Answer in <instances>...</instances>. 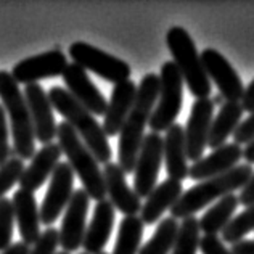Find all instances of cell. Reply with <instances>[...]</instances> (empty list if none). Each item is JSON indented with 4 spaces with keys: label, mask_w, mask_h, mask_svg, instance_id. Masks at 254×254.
<instances>
[{
    "label": "cell",
    "mask_w": 254,
    "mask_h": 254,
    "mask_svg": "<svg viewBox=\"0 0 254 254\" xmlns=\"http://www.w3.org/2000/svg\"><path fill=\"white\" fill-rule=\"evenodd\" d=\"M69 57L72 58V63L79 64L85 71H92L93 74H97L108 82H113L115 85L129 81L132 74L130 66L124 60L82 41H77L69 45Z\"/></svg>",
    "instance_id": "8"
},
{
    "label": "cell",
    "mask_w": 254,
    "mask_h": 254,
    "mask_svg": "<svg viewBox=\"0 0 254 254\" xmlns=\"http://www.w3.org/2000/svg\"><path fill=\"white\" fill-rule=\"evenodd\" d=\"M63 82L72 97L81 103L87 111H90L93 116H105L108 102L103 97V93L98 90V87L92 82V79L87 74V71L76 63L68 64V68L63 72Z\"/></svg>",
    "instance_id": "16"
},
{
    "label": "cell",
    "mask_w": 254,
    "mask_h": 254,
    "mask_svg": "<svg viewBox=\"0 0 254 254\" xmlns=\"http://www.w3.org/2000/svg\"><path fill=\"white\" fill-rule=\"evenodd\" d=\"M60 246V230L47 227L39 240L31 246L29 254H57Z\"/></svg>",
    "instance_id": "33"
},
{
    "label": "cell",
    "mask_w": 254,
    "mask_h": 254,
    "mask_svg": "<svg viewBox=\"0 0 254 254\" xmlns=\"http://www.w3.org/2000/svg\"><path fill=\"white\" fill-rule=\"evenodd\" d=\"M238 206H240V199L235 193H230V195L220 198L219 201L214 203L203 214V217L198 219L199 230L204 235H219V233H222L225 227L233 219V214H235Z\"/></svg>",
    "instance_id": "26"
},
{
    "label": "cell",
    "mask_w": 254,
    "mask_h": 254,
    "mask_svg": "<svg viewBox=\"0 0 254 254\" xmlns=\"http://www.w3.org/2000/svg\"><path fill=\"white\" fill-rule=\"evenodd\" d=\"M24 168H26L24 161L19 159L18 156H11L8 161L0 168V199L5 198L6 193L13 189V185L19 184Z\"/></svg>",
    "instance_id": "31"
},
{
    "label": "cell",
    "mask_w": 254,
    "mask_h": 254,
    "mask_svg": "<svg viewBox=\"0 0 254 254\" xmlns=\"http://www.w3.org/2000/svg\"><path fill=\"white\" fill-rule=\"evenodd\" d=\"M242 106L245 111H248L250 115L254 113V79L250 82V85L245 89V95L242 98Z\"/></svg>",
    "instance_id": "38"
},
{
    "label": "cell",
    "mask_w": 254,
    "mask_h": 254,
    "mask_svg": "<svg viewBox=\"0 0 254 254\" xmlns=\"http://www.w3.org/2000/svg\"><path fill=\"white\" fill-rule=\"evenodd\" d=\"M201 242V230L196 217L184 219L179 227L177 240L171 254H196Z\"/></svg>",
    "instance_id": "29"
},
{
    "label": "cell",
    "mask_w": 254,
    "mask_h": 254,
    "mask_svg": "<svg viewBox=\"0 0 254 254\" xmlns=\"http://www.w3.org/2000/svg\"><path fill=\"white\" fill-rule=\"evenodd\" d=\"M57 140L63 155L68 158V164L74 171V176H77L82 182L84 190L90 199H95L97 203L106 199L103 169L100 168V163L92 155V151L66 121L58 124Z\"/></svg>",
    "instance_id": "5"
},
{
    "label": "cell",
    "mask_w": 254,
    "mask_h": 254,
    "mask_svg": "<svg viewBox=\"0 0 254 254\" xmlns=\"http://www.w3.org/2000/svg\"><path fill=\"white\" fill-rule=\"evenodd\" d=\"M49 98L53 108L74 129L97 161L100 164L111 163L113 151L108 142V135L105 133L103 126H100L95 116L90 111H87L68 90L60 85H53L49 90Z\"/></svg>",
    "instance_id": "2"
},
{
    "label": "cell",
    "mask_w": 254,
    "mask_h": 254,
    "mask_svg": "<svg viewBox=\"0 0 254 254\" xmlns=\"http://www.w3.org/2000/svg\"><path fill=\"white\" fill-rule=\"evenodd\" d=\"M254 230V204L248 206L243 212L233 217L222 232V242L229 245H237L243 242L245 237Z\"/></svg>",
    "instance_id": "30"
},
{
    "label": "cell",
    "mask_w": 254,
    "mask_h": 254,
    "mask_svg": "<svg viewBox=\"0 0 254 254\" xmlns=\"http://www.w3.org/2000/svg\"><path fill=\"white\" fill-rule=\"evenodd\" d=\"M90 196L84 189L74 190L72 198L64 211L60 227V246L66 253L77 251L84 243L87 232V214H89Z\"/></svg>",
    "instance_id": "13"
},
{
    "label": "cell",
    "mask_w": 254,
    "mask_h": 254,
    "mask_svg": "<svg viewBox=\"0 0 254 254\" xmlns=\"http://www.w3.org/2000/svg\"><path fill=\"white\" fill-rule=\"evenodd\" d=\"M68 64V58L63 52L52 50L21 60L13 66L11 77L18 84H39V81H44V79L63 76Z\"/></svg>",
    "instance_id": "12"
},
{
    "label": "cell",
    "mask_w": 254,
    "mask_h": 254,
    "mask_svg": "<svg viewBox=\"0 0 254 254\" xmlns=\"http://www.w3.org/2000/svg\"><path fill=\"white\" fill-rule=\"evenodd\" d=\"M13 229H15V211L11 199H0V251H5L11 245Z\"/></svg>",
    "instance_id": "32"
},
{
    "label": "cell",
    "mask_w": 254,
    "mask_h": 254,
    "mask_svg": "<svg viewBox=\"0 0 254 254\" xmlns=\"http://www.w3.org/2000/svg\"><path fill=\"white\" fill-rule=\"evenodd\" d=\"M238 199H240V204L246 206V208L251 206V204H254V174L248 180V184H246L242 189V193L238 195Z\"/></svg>",
    "instance_id": "37"
},
{
    "label": "cell",
    "mask_w": 254,
    "mask_h": 254,
    "mask_svg": "<svg viewBox=\"0 0 254 254\" xmlns=\"http://www.w3.org/2000/svg\"><path fill=\"white\" fill-rule=\"evenodd\" d=\"M115 206L110 203V199H103L95 204L93 216L90 224L87 225V232L84 237V250L87 254H100L103 253L106 243L111 237L113 227H115Z\"/></svg>",
    "instance_id": "22"
},
{
    "label": "cell",
    "mask_w": 254,
    "mask_h": 254,
    "mask_svg": "<svg viewBox=\"0 0 254 254\" xmlns=\"http://www.w3.org/2000/svg\"><path fill=\"white\" fill-rule=\"evenodd\" d=\"M201 62L209 81H214L225 102H242L245 85L229 60L217 50L206 49L201 53Z\"/></svg>",
    "instance_id": "14"
},
{
    "label": "cell",
    "mask_w": 254,
    "mask_h": 254,
    "mask_svg": "<svg viewBox=\"0 0 254 254\" xmlns=\"http://www.w3.org/2000/svg\"><path fill=\"white\" fill-rule=\"evenodd\" d=\"M29 250H31V246H28L23 242H18V243H11L8 248L0 254H29Z\"/></svg>",
    "instance_id": "40"
},
{
    "label": "cell",
    "mask_w": 254,
    "mask_h": 254,
    "mask_svg": "<svg viewBox=\"0 0 254 254\" xmlns=\"http://www.w3.org/2000/svg\"><path fill=\"white\" fill-rule=\"evenodd\" d=\"M164 138L159 133H146L140 148L135 171H133V191L138 198H148V195L156 189L158 176L161 164L164 161Z\"/></svg>",
    "instance_id": "9"
},
{
    "label": "cell",
    "mask_w": 254,
    "mask_h": 254,
    "mask_svg": "<svg viewBox=\"0 0 254 254\" xmlns=\"http://www.w3.org/2000/svg\"><path fill=\"white\" fill-rule=\"evenodd\" d=\"M222 100H224V97H222V95H220V93H219L217 97H214L212 103H216V105H222V103H220V102H222Z\"/></svg>",
    "instance_id": "42"
},
{
    "label": "cell",
    "mask_w": 254,
    "mask_h": 254,
    "mask_svg": "<svg viewBox=\"0 0 254 254\" xmlns=\"http://www.w3.org/2000/svg\"><path fill=\"white\" fill-rule=\"evenodd\" d=\"M143 220L140 216L124 217L119 224L116 245L113 254H138L143 238Z\"/></svg>",
    "instance_id": "27"
},
{
    "label": "cell",
    "mask_w": 254,
    "mask_h": 254,
    "mask_svg": "<svg viewBox=\"0 0 254 254\" xmlns=\"http://www.w3.org/2000/svg\"><path fill=\"white\" fill-rule=\"evenodd\" d=\"M24 97L29 106L32 126H34L36 142H41L42 145L53 143V140L57 138L58 126L55 123L49 92H45L39 84H29L24 89Z\"/></svg>",
    "instance_id": "15"
},
{
    "label": "cell",
    "mask_w": 254,
    "mask_h": 254,
    "mask_svg": "<svg viewBox=\"0 0 254 254\" xmlns=\"http://www.w3.org/2000/svg\"><path fill=\"white\" fill-rule=\"evenodd\" d=\"M164 166L169 179L182 182L189 177V158H187L185 132L180 124H174L164 135Z\"/></svg>",
    "instance_id": "24"
},
{
    "label": "cell",
    "mask_w": 254,
    "mask_h": 254,
    "mask_svg": "<svg viewBox=\"0 0 254 254\" xmlns=\"http://www.w3.org/2000/svg\"><path fill=\"white\" fill-rule=\"evenodd\" d=\"M233 254H254V240H243L232 246Z\"/></svg>",
    "instance_id": "39"
},
{
    "label": "cell",
    "mask_w": 254,
    "mask_h": 254,
    "mask_svg": "<svg viewBox=\"0 0 254 254\" xmlns=\"http://www.w3.org/2000/svg\"><path fill=\"white\" fill-rule=\"evenodd\" d=\"M11 156H15L11 145L8 142V124H6V113L3 105L0 103V168L8 161Z\"/></svg>",
    "instance_id": "34"
},
{
    "label": "cell",
    "mask_w": 254,
    "mask_h": 254,
    "mask_svg": "<svg viewBox=\"0 0 254 254\" xmlns=\"http://www.w3.org/2000/svg\"><path fill=\"white\" fill-rule=\"evenodd\" d=\"M166 44L191 95L196 100L209 98L212 85L203 66L201 53H198L189 31L182 26H172L166 34Z\"/></svg>",
    "instance_id": "6"
},
{
    "label": "cell",
    "mask_w": 254,
    "mask_h": 254,
    "mask_svg": "<svg viewBox=\"0 0 254 254\" xmlns=\"http://www.w3.org/2000/svg\"><path fill=\"white\" fill-rule=\"evenodd\" d=\"M15 220L18 224L21 242L28 246L34 245L39 237L42 235L41 230V208L37 206L34 193L19 189L11 198Z\"/></svg>",
    "instance_id": "21"
},
{
    "label": "cell",
    "mask_w": 254,
    "mask_h": 254,
    "mask_svg": "<svg viewBox=\"0 0 254 254\" xmlns=\"http://www.w3.org/2000/svg\"><path fill=\"white\" fill-rule=\"evenodd\" d=\"M214 119V103L209 98H199L191 106L189 121H187L185 132V146L187 158L196 163L204 155V150L209 142V132Z\"/></svg>",
    "instance_id": "11"
},
{
    "label": "cell",
    "mask_w": 254,
    "mask_h": 254,
    "mask_svg": "<svg viewBox=\"0 0 254 254\" xmlns=\"http://www.w3.org/2000/svg\"><path fill=\"white\" fill-rule=\"evenodd\" d=\"M254 174V169L250 164H242L233 168L224 176L214 177L204 182L193 185L191 189L182 193L179 201L172 206L171 217L174 219H189L193 217L198 211H201L211 203L219 201L230 193L242 190L248 184V180Z\"/></svg>",
    "instance_id": "3"
},
{
    "label": "cell",
    "mask_w": 254,
    "mask_h": 254,
    "mask_svg": "<svg viewBox=\"0 0 254 254\" xmlns=\"http://www.w3.org/2000/svg\"><path fill=\"white\" fill-rule=\"evenodd\" d=\"M254 138V113L242 121V124L238 126V129L233 133V143H237L242 146L243 143H250Z\"/></svg>",
    "instance_id": "36"
},
{
    "label": "cell",
    "mask_w": 254,
    "mask_h": 254,
    "mask_svg": "<svg viewBox=\"0 0 254 254\" xmlns=\"http://www.w3.org/2000/svg\"><path fill=\"white\" fill-rule=\"evenodd\" d=\"M74 193V171L66 163H60L55 172L52 174L49 190H47L41 206V222L42 225L52 227L68 204Z\"/></svg>",
    "instance_id": "10"
},
{
    "label": "cell",
    "mask_w": 254,
    "mask_h": 254,
    "mask_svg": "<svg viewBox=\"0 0 254 254\" xmlns=\"http://www.w3.org/2000/svg\"><path fill=\"white\" fill-rule=\"evenodd\" d=\"M158 95L159 76L155 72L145 74L137 87V98L132 106L130 115L127 116L126 124L119 133L118 164L121 166L126 176L135 171V163L145 138V127L150 123L151 113L158 102Z\"/></svg>",
    "instance_id": "1"
},
{
    "label": "cell",
    "mask_w": 254,
    "mask_h": 254,
    "mask_svg": "<svg viewBox=\"0 0 254 254\" xmlns=\"http://www.w3.org/2000/svg\"><path fill=\"white\" fill-rule=\"evenodd\" d=\"M184 105V79L174 62H164L159 71V95L150 118L151 132H166L176 124Z\"/></svg>",
    "instance_id": "7"
},
{
    "label": "cell",
    "mask_w": 254,
    "mask_h": 254,
    "mask_svg": "<svg viewBox=\"0 0 254 254\" xmlns=\"http://www.w3.org/2000/svg\"><path fill=\"white\" fill-rule=\"evenodd\" d=\"M243 158H245L246 164H250V166L254 164V138L250 143H246V146L243 148Z\"/></svg>",
    "instance_id": "41"
},
{
    "label": "cell",
    "mask_w": 254,
    "mask_h": 254,
    "mask_svg": "<svg viewBox=\"0 0 254 254\" xmlns=\"http://www.w3.org/2000/svg\"><path fill=\"white\" fill-rule=\"evenodd\" d=\"M180 224L174 217H164L158 224L156 232L148 242L142 245L138 254H169L176 245Z\"/></svg>",
    "instance_id": "28"
},
{
    "label": "cell",
    "mask_w": 254,
    "mask_h": 254,
    "mask_svg": "<svg viewBox=\"0 0 254 254\" xmlns=\"http://www.w3.org/2000/svg\"><path fill=\"white\" fill-rule=\"evenodd\" d=\"M137 98V85L133 81H124L113 87L111 98L106 106L103 130L108 137L119 135L126 124L127 116L130 115L132 106Z\"/></svg>",
    "instance_id": "19"
},
{
    "label": "cell",
    "mask_w": 254,
    "mask_h": 254,
    "mask_svg": "<svg viewBox=\"0 0 254 254\" xmlns=\"http://www.w3.org/2000/svg\"><path fill=\"white\" fill-rule=\"evenodd\" d=\"M62 156L63 151L60 148L58 142L42 145V148L36 151V155L32 156L29 166L24 168L21 180H19V189L31 193L37 191L55 172Z\"/></svg>",
    "instance_id": "20"
},
{
    "label": "cell",
    "mask_w": 254,
    "mask_h": 254,
    "mask_svg": "<svg viewBox=\"0 0 254 254\" xmlns=\"http://www.w3.org/2000/svg\"><path fill=\"white\" fill-rule=\"evenodd\" d=\"M81 254H87V253H85V251H84V253H81Z\"/></svg>",
    "instance_id": "45"
},
{
    "label": "cell",
    "mask_w": 254,
    "mask_h": 254,
    "mask_svg": "<svg viewBox=\"0 0 254 254\" xmlns=\"http://www.w3.org/2000/svg\"><path fill=\"white\" fill-rule=\"evenodd\" d=\"M184 193V185L179 180L166 179L161 184L156 185L148 198H146L145 204L140 211V219L143 220L145 225L156 224L159 219L164 216L166 211H171L172 206L179 201V198Z\"/></svg>",
    "instance_id": "23"
},
{
    "label": "cell",
    "mask_w": 254,
    "mask_h": 254,
    "mask_svg": "<svg viewBox=\"0 0 254 254\" xmlns=\"http://www.w3.org/2000/svg\"><path fill=\"white\" fill-rule=\"evenodd\" d=\"M57 254H69V253H66V251H62V253H57Z\"/></svg>",
    "instance_id": "43"
},
{
    "label": "cell",
    "mask_w": 254,
    "mask_h": 254,
    "mask_svg": "<svg viewBox=\"0 0 254 254\" xmlns=\"http://www.w3.org/2000/svg\"><path fill=\"white\" fill-rule=\"evenodd\" d=\"M0 100L10 119L13 151L19 159H32L36 155V135L24 92L11 77V72L0 69Z\"/></svg>",
    "instance_id": "4"
},
{
    "label": "cell",
    "mask_w": 254,
    "mask_h": 254,
    "mask_svg": "<svg viewBox=\"0 0 254 254\" xmlns=\"http://www.w3.org/2000/svg\"><path fill=\"white\" fill-rule=\"evenodd\" d=\"M199 250L203 254H233L230 248L217 235H203L199 242Z\"/></svg>",
    "instance_id": "35"
},
{
    "label": "cell",
    "mask_w": 254,
    "mask_h": 254,
    "mask_svg": "<svg viewBox=\"0 0 254 254\" xmlns=\"http://www.w3.org/2000/svg\"><path fill=\"white\" fill-rule=\"evenodd\" d=\"M243 158V148L237 143H227L212 150L211 155L203 156L190 166L189 177L196 182H204L214 177L224 176L233 168H237L240 159Z\"/></svg>",
    "instance_id": "17"
},
{
    "label": "cell",
    "mask_w": 254,
    "mask_h": 254,
    "mask_svg": "<svg viewBox=\"0 0 254 254\" xmlns=\"http://www.w3.org/2000/svg\"><path fill=\"white\" fill-rule=\"evenodd\" d=\"M106 195L115 209L124 214V217L137 216L142 211V201L133 189L126 182V174L118 163H108L103 168Z\"/></svg>",
    "instance_id": "18"
},
{
    "label": "cell",
    "mask_w": 254,
    "mask_h": 254,
    "mask_svg": "<svg viewBox=\"0 0 254 254\" xmlns=\"http://www.w3.org/2000/svg\"><path fill=\"white\" fill-rule=\"evenodd\" d=\"M100 254H108V253H105V251H103V253H100Z\"/></svg>",
    "instance_id": "44"
},
{
    "label": "cell",
    "mask_w": 254,
    "mask_h": 254,
    "mask_svg": "<svg viewBox=\"0 0 254 254\" xmlns=\"http://www.w3.org/2000/svg\"><path fill=\"white\" fill-rule=\"evenodd\" d=\"M243 113L245 110L242 106V102H225L220 106L219 113L212 119L208 146L216 150L219 146L227 145L229 137L233 135L238 129V126L242 124Z\"/></svg>",
    "instance_id": "25"
}]
</instances>
